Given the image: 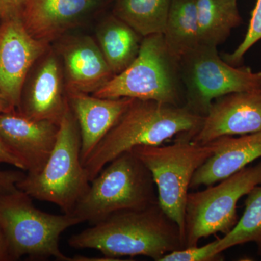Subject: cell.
<instances>
[{
	"mask_svg": "<svg viewBox=\"0 0 261 261\" xmlns=\"http://www.w3.org/2000/svg\"><path fill=\"white\" fill-rule=\"evenodd\" d=\"M163 35L168 49L178 59L197 47L200 43L196 0H172Z\"/></svg>",
	"mask_w": 261,
	"mask_h": 261,
	"instance_id": "cell-20",
	"label": "cell"
},
{
	"mask_svg": "<svg viewBox=\"0 0 261 261\" xmlns=\"http://www.w3.org/2000/svg\"><path fill=\"white\" fill-rule=\"evenodd\" d=\"M97 39L98 45L115 75L135 61L143 37L112 13L99 23Z\"/></svg>",
	"mask_w": 261,
	"mask_h": 261,
	"instance_id": "cell-18",
	"label": "cell"
},
{
	"mask_svg": "<svg viewBox=\"0 0 261 261\" xmlns=\"http://www.w3.org/2000/svg\"><path fill=\"white\" fill-rule=\"evenodd\" d=\"M49 48L29 34L20 17L1 20L0 92L14 109L20 106L29 71Z\"/></svg>",
	"mask_w": 261,
	"mask_h": 261,
	"instance_id": "cell-10",
	"label": "cell"
},
{
	"mask_svg": "<svg viewBox=\"0 0 261 261\" xmlns=\"http://www.w3.org/2000/svg\"><path fill=\"white\" fill-rule=\"evenodd\" d=\"M172 0H114L113 14L145 37L163 34Z\"/></svg>",
	"mask_w": 261,
	"mask_h": 261,
	"instance_id": "cell-21",
	"label": "cell"
},
{
	"mask_svg": "<svg viewBox=\"0 0 261 261\" xmlns=\"http://www.w3.org/2000/svg\"><path fill=\"white\" fill-rule=\"evenodd\" d=\"M203 118L186 106L134 99L84 163L89 181L113 159L136 147L161 145L181 135L190 140Z\"/></svg>",
	"mask_w": 261,
	"mask_h": 261,
	"instance_id": "cell-2",
	"label": "cell"
},
{
	"mask_svg": "<svg viewBox=\"0 0 261 261\" xmlns=\"http://www.w3.org/2000/svg\"><path fill=\"white\" fill-rule=\"evenodd\" d=\"M218 139L219 149L195 171L190 189L214 185L261 159V130Z\"/></svg>",
	"mask_w": 261,
	"mask_h": 261,
	"instance_id": "cell-17",
	"label": "cell"
},
{
	"mask_svg": "<svg viewBox=\"0 0 261 261\" xmlns=\"http://www.w3.org/2000/svg\"><path fill=\"white\" fill-rule=\"evenodd\" d=\"M101 0H22L20 18L33 37L49 43L87 18Z\"/></svg>",
	"mask_w": 261,
	"mask_h": 261,
	"instance_id": "cell-13",
	"label": "cell"
},
{
	"mask_svg": "<svg viewBox=\"0 0 261 261\" xmlns=\"http://www.w3.org/2000/svg\"><path fill=\"white\" fill-rule=\"evenodd\" d=\"M261 39V0H257L252 10L246 35L243 42L231 53H225L222 59L233 66L243 65L245 54Z\"/></svg>",
	"mask_w": 261,
	"mask_h": 261,
	"instance_id": "cell-23",
	"label": "cell"
},
{
	"mask_svg": "<svg viewBox=\"0 0 261 261\" xmlns=\"http://www.w3.org/2000/svg\"><path fill=\"white\" fill-rule=\"evenodd\" d=\"M179 61L168 49L163 34L146 36L133 63L92 94L101 98L127 97L185 106Z\"/></svg>",
	"mask_w": 261,
	"mask_h": 261,
	"instance_id": "cell-4",
	"label": "cell"
},
{
	"mask_svg": "<svg viewBox=\"0 0 261 261\" xmlns=\"http://www.w3.org/2000/svg\"><path fill=\"white\" fill-rule=\"evenodd\" d=\"M217 240L203 246L187 247L163 255L159 261H216L224 260L222 254L215 252Z\"/></svg>",
	"mask_w": 261,
	"mask_h": 261,
	"instance_id": "cell-24",
	"label": "cell"
},
{
	"mask_svg": "<svg viewBox=\"0 0 261 261\" xmlns=\"http://www.w3.org/2000/svg\"><path fill=\"white\" fill-rule=\"evenodd\" d=\"M25 171L0 169V195L17 190V184L25 176Z\"/></svg>",
	"mask_w": 261,
	"mask_h": 261,
	"instance_id": "cell-25",
	"label": "cell"
},
{
	"mask_svg": "<svg viewBox=\"0 0 261 261\" xmlns=\"http://www.w3.org/2000/svg\"><path fill=\"white\" fill-rule=\"evenodd\" d=\"M0 23H1V19H0Z\"/></svg>",
	"mask_w": 261,
	"mask_h": 261,
	"instance_id": "cell-30",
	"label": "cell"
},
{
	"mask_svg": "<svg viewBox=\"0 0 261 261\" xmlns=\"http://www.w3.org/2000/svg\"><path fill=\"white\" fill-rule=\"evenodd\" d=\"M10 260L8 244L3 228L0 226V261Z\"/></svg>",
	"mask_w": 261,
	"mask_h": 261,
	"instance_id": "cell-28",
	"label": "cell"
},
{
	"mask_svg": "<svg viewBox=\"0 0 261 261\" xmlns=\"http://www.w3.org/2000/svg\"><path fill=\"white\" fill-rule=\"evenodd\" d=\"M159 203L148 168L132 151L123 152L90 181L72 215L82 223L97 224L122 211L141 210Z\"/></svg>",
	"mask_w": 261,
	"mask_h": 261,
	"instance_id": "cell-3",
	"label": "cell"
},
{
	"mask_svg": "<svg viewBox=\"0 0 261 261\" xmlns=\"http://www.w3.org/2000/svg\"><path fill=\"white\" fill-rule=\"evenodd\" d=\"M261 184V161L202 191L189 192L185 210V247L198 245L201 239L229 232L239 219V200Z\"/></svg>",
	"mask_w": 261,
	"mask_h": 261,
	"instance_id": "cell-9",
	"label": "cell"
},
{
	"mask_svg": "<svg viewBox=\"0 0 261 261\" xmlns=\"http://www.w3.org/2000/svg\"><path fill=\"white\" fill-rule=\"evenodd\" d=\"M68 243L75 249L99 250L113 260L142 255L159 261L166 254L185 248L178 225L159 203L116 213L73 234Z\"/></svg>",
	"mask_w": 261,
	"mask_h": 261,
	"instance_id": "cell-1",
	"label": "cell"
},
{
	"mask_svg": "<svg viewBox=\"0 0 261 261\" xmlns=\"http://www.w3.org/2000/svg\"><path fill=\"white\" fill-rule=\"evenodd\" d=\"M32 199L19 189L0 195V226L10 260L28 256L72 261L60 249V238L65 230L82 221L72 214L55 215L39 210Z\"/></svg>",
	"mask_w": 261,
	"mask_h": 261,
	"instance_id": "cell-6",
	"label": "cell"
},
{
	"mask_svg": "<svg viewBox=\"0 0 261 261\" xmlns=\"http://www.w3.org/2000/svg\"><path fill=\"white\" fill-rule=\"evenodd\" d=\"M66 94L80 128L81 160L84 164L134 99L101 98L82 92H66Z\"/></svg>",
	"mask_w": 261,
	"mask_h": 261,
	"instance_id": "cell-16",
	"label": "cell"
},
{
	"mask_svg": "<svg viewBox=\"0 0 261 261\" xmlns=\"http://www.w3.org/2000/svg\"><path fill=\"white\" fill-rule=\"evenodd\" d=\"M12 109H14V108H12L10 103L7 100L6 98H5L3 93L0 92V114Z\"/></svg>",
	"mask_w": 261,
	"mask_h": 261,
	"instance_id": "cell-29",
	"label": "cell"
},
{
	"mask_svg": "<svg viewBox=\"0 0 261 261\" xmlns=\"http://www.w3.org/2000/svg\"><path fill=\"white\" fill-rule=\"evenodd\" d=\"M245 210L238 224L222 238L218 239L216 254L238 245L254 243L261 257V184L254 187L246 195Z\"/></svg>",
	"mask_w": 261,
	"mask_h": 261,
	"instance_id": "cell-22",
	"label": "cell"
},
{
	"mask_svg": "<svg viewBox=\"0 0 261 261\" xmlns=\"http://www.w3.org/2000/svg\"><path fill=\"white\" fill-rule=\"evenodd\" d=\"M89 185L81 160L80 128L68 104L45 166L38 174L25 173L17 187L33 199L55 204L64 214H71Z\"/></svg>",
	"mask_w": 261,
	"mask_h": 261,
	"instance_id": "cell-7",
	"label": "cell"
},
{
	"mask_svg": "<svg viewBox=\"0 0 261 261\" xmlns=\"http://www.w3.org/2000/svg\"><path fill=\"white\" fill-rule=\"evenodd\" d=\"M0 163L11 165L18 169L25 171L23 164L10 152L9 149L7 148L1 138H0Z\"/></svg>",
	"mask_w": 261,
	"mask_h": 261,
	"instance_id": "cell-27",
	"label": "cell"
},
{
	"mask_svg": "<svg viewBox=\"0 0 261 261\" xmlns=\"http://www.w3.org/2000/svg\"><path fill=\"white\" fill-rule=\"evenodd\" d=\"M66 92L94 94L113 73L100 48L89 36L67 38L58 47Z\"/></svg>",
	"mask_w": 261,
	"mask_h": 261,
	"instance_id": "cell-15",
	"label": "cell"
},
{
	"mask_svg": "<svg viewBox=\"0 0 261 261\" xmlns=\"http://www.w3.org/2000/svg\"><path fill=\"white\" fill-rule=\"evenodd\" d=\"M22 0H0L1 20L20 17Z\"/></svg>",
	"mask_w": 261,
	"mask_h": 261,
	"instance_id": "cell-26",
	"label": "cell"
},
{
	"mask_svg": "<svg viewBox=\"0 0 261 261\" xmlns=\"http://www.w3.org/2000/svg\"><path fill=\"white\" fill-rule=\"evenodd\" d=\"M199 43L218 47L243 23L238 0H196Z\"/></svg>",
	"mask_w": 261,
	"mask_h": 261,
	"instance_id": "cell-19",
	"label": "cell"
},
{
	"mask_svg": "<svg viewBox=\"0 0 261 261\" xmlns=\"http://www.w3.org/2000/svg\"><path fill=\"white\" fill-rule=\"evenodd\" d=\"M58 54L49 49L37 61L18 111L36 120L59 125L68 107L63 73Z\"/></svg>",
	"mask_w": 261,
	"mask_h": 261,
	"instance_id": "cell-14",
	"label": "cell"
},
{
	"mask_svg": "<svg viewBox=\"0 0 261 261\" xmlns=\"http://www.w3.org/2000/svg\"><path fill=\"white\" fill-rule=\"evenodd\" d=\"M59 125L12 109L0 114V138L27 174L40 173L56 145Z\"/></svg>",
	"mask_w": 261,
	"mask_h": 261,
	"instance_id": "cell-11",
	"label": "cell"
},
{
	"mask_svg": "<svg viewBox=\"0 0 261 261\" xmlns=\"http://www.w3.org/2000/svg\"><path fill=\"white\" fill-rule=\"evenodd\" d=\"M179 62L185 106L200 116L207 114L217 98L261 87V70L254 72L250 67L228 64L216 47L199 44Z\"/></svg>",
	"mask_w": 261,
	"mask_h": 261,
	"instance_id": "cell-8",
	"label": "cell"
},
{
	"mask_svg": "<svg viewBox=\"0 0 261 261\" xmlns=\"http://www.w3.org/2000/svg\"><path fill=\"white\" fill-rule=\"evenodd\" d=\"M219 146V139L203 145L178 135L171 145L138 146L132 150L150 171L159 205L178 225L185 243V210L192 178Z\"/></svg>",
	"mask_w": 261,
	"mask_h": 261,
	"instance_id": "cell-5",
	"label": "cell"
},
{
	"mask_svg": "<svg viewBox=\"0 0 261 261\" xmlns=\"http://www.w3.org/2000/svg\"><path fill=\"white\" fill-rule=\"evenodd\" d=\"M261 130V87L226 94L215 99L199 130L190 140L207 144L224 136Z\"/></svg>",
	"mask_w": 261,
	"mask_h": 261,
	"instance_id": "cell-12",
	"label": "cell"
}]
</instances>
